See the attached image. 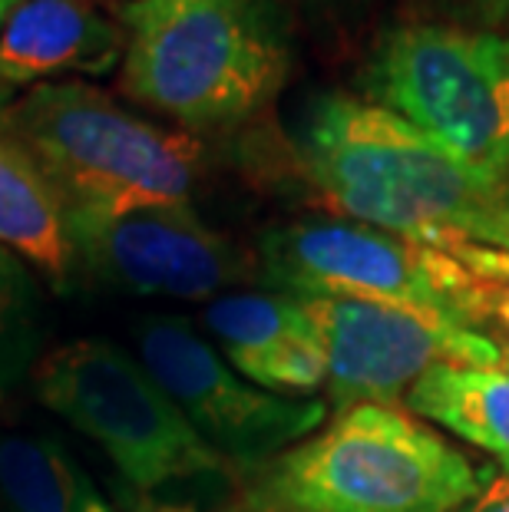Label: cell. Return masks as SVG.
Segmentation results:
<instances>
[{
    "mask_svg": "<svg viewBox=\"0 0 509 512\" xmlns=\"http://www.w3.org/2000/svg\"><path fill=\"white\" fill-rule=\"evenodd\" d=\"M258 258L272 291L394 304L483 331L470 275L453 248L420 245L351 219H308L265 232Z\"/></svg>",
    "mask_w": 509,
    "mask_h": 512,
    "instance_id": "cell-7",
    "label": "cell"
},
{
    "mask_svg": "<svg viewBox=\"0 0 509 512\" xmlns=\"http://www.w3.org/2000/svg\"><path fill=\"white\" fill-rule=\"evenodd\" d=\"M480 245H490V248H500V252L509 255V189L503 195L500 209H496V215L490 219V225H486V232L480 238Z\"/></svg>",
    "mask_w": 509,
    "mask_h": 512,
    "instance_id": "cell-20",
    "label": "cell"
},
{
    "mask_svg": "<svg viewBox=\"0 0 509 512\" xmlns=\"http://www.w3.org/2000/svg\"><path fill=\"white\" fill-rule=\"evenodd\" d=\"M0 503L7 512H116L60 440L0 433Z\"/></svg>",
    "mask_w": 509,
    "mask_h": 512,
    "instance_id": "cell-14",
    "label": "cell"
},
{
    "mask_svg": "<svg viewBox=\"0 0 509 512\" xmlns=\"http://www.w3.org/2000/svg\"><path fill=\"white\" fill-rule=\"evenodd\" d=\"M126 34L83 0H20L0 30V83H60V76H106L123 67Z\"/></svg>",
    "mask_w": 509,
    "mask_h": 512,
    "instance_id": "cell-11",
    "label": "cell"
},
{
    "mask_svg": "<svg viewBox=\"0 0 509 512\" xmlns=\"http://www.w3.org/2000/svg\"><path fill=\"white\" fill-rule=\"evenodd\" d=\"M450 248L470 275L473 308L480 314L483 328L496 321L509 331V255L500 252V248L476 242H457Z\"/></svg>",
    "mask_w": 509,
    "mask_h": 512,
    "instance_id": "cell-17",
    "label": "cell"
},
{
    "mask_svg": "<svg viewBox=\"0 0 509 512\" xmlns=\"http://www.w3.org/2000/svg\"><path fill=\"white\" fill-rule=\"evenodd\" d=\"M328 364V397L338 410L397 407L437 364H509L486 331L351 298H301Z\"/></svg>",
    "mask_w": 509,
    "mask_h": 512,
    "instance_id": "cell-9",
    "label": "cell"
},
{
    "mask_svg": "<svg viewBox=\"0 0 509 512\" xmlns=\"http://www.w3.org/2000/svg\"><path fill=\"white\" fill-rule=\"evenodd\" d=\"M205 331L219 341L222 357L238 374L252 370L285 344L308 337L311 321L301 298L285 291H238L215 298L202 314Z\"/></svg>",
    "mask_w": 509,
    "mask_h": 512,
    "instance_id": "cell-15",
    "label": "cell"
},
{
    "mask_svg": "<svg viewBox=\"0 0 509 512\" xmlns=\"http://www.w3.org/2000/svg\"><path fill=\"white\" fill-rule=\"evenodd\" d=\"M136 357L176 403L189 427L222 456L255 470L318 433L328 407L248 384L186 318L149 314L136 324Z\"/></svg>",
    "mask_w": 509,
    "mask_h": 512,
    "instance_id": "cell-8",
    "label": "cell"
},
{
    "mask_svg": "<svg viewBox=\"0 0 509 512\" xmlns=\"http://www.w3.org/2000/svg\"><path fill=\"white\" fill-rule=\"evenodd\" d=\"M295 152L308 182L344 219L433 248L480 245L506 195L407 119L354 93L314 96Z\"/></svg>",
    "mask_w": 509,
    "mask_h": 512,
    "instance_id": "cell-1",
    "label": "cell"
},
{
    "mask_svg": "<svg viewBox=\"0 0 509 512\" xmlns=\"http://www.w3.org/2000/svg\"><path fill=\"white\" fill-rule=\"evenodd\" d=\"M404 400L414 417L483 450L509 473V364H437Z\"/></svg>",
    "mask_w": 509,
    "mask_h": 512,
    "instance_id": "cell-13",
    "label": "cell"
},
{
    "mask_svg": "<svg viewBox=\"0 0 509 512\" xmlns=\"http://www.w3.org/2000/svg\"><path fill=\"white\" fill-rule=\"evenodd\" d=\"M126 34L119 86L182 133L248 123L285 86V0H119Z\"/></svg>",
    "mask_w": 509,
    "mask_h": 512,
    "instance_id": "cell-2",
    "label": "cell"
},
{
    "mask_svg": "<svg viewBox=\"0 0 509 512\" xmlns=\"http://www.w3.org/2000/svg\"><path fill=\"white\" fill-rule=\"evenodd\" d=\"M14 96L0 83V245L17 252L57 291H67L73 281L67 215L14 129Z\"/></svg>",
    "mask_w": 509,
    "mask_h": 512,
    "instance_id": "cell-12",
    "label": "cell"
},
{
    "mask_svg": "<svg viewBox=\"0 0 509 512\" xmlns=\"http://www.w3.org/2000/svg\"><path fill=\"white\" fill-rule=\"evenodd\" d=\"M20 4V0H0V30H4V24H7V17L14 14V7Z\"/></svg>",
    "mask_w": 509,
    "mask_h": 512,
    "instance_id": "cell-21",
    "label": "cell"
},
{
    "mask_svg": "<svg viewBox=\"0 0 509 512\" xmlns=\"http://www.w3.org/2000/svg\"><path fill=\"white\" fill-rule=\"evenodd\" d=\"M361 96L407 119L493 189H509V37L450 20L391 27Z\"/></svg>",
    "mask_w": 509,
    "mask_h": 512,
    "instance_id": "cell-5",
    "label": "cell"
},
{
    "mask_svg": "<svg viewBox=\"0 0 509 512\" xmlns=\"http://www.w3.org/2000/svg\"><path fill=\"white\" fill-rule=\"evenodd\" d=\"M34 390L50 413L100 446L139 493L229 470L143 361L113 341L83 337L57 347L40 361Z\"/></svg>",
    "mask_w": 509,
    "mask_h": 512,
    "instance_id": "cell-6",
    "label": "cell"
},
{
    "mask_svg": "<svg viewBox=\"0 0 509 512\" xmlns=\"http://www.w3.org/2000/svg\"><path fill=\"white\" fill-rule=\"evenodd\" d=\"M43 351V288L37 271L0 245V400L37 374Z\"/></svg>",
    "mask_w": 509,
    "mask_h": 512,
    "instance_id": "cell-16",
    "label": "cell"
},
{
    "mask_svg": "<svg viewBox=\"0 0 509 512\" xmlns=\"http://www.w3.org/2000/svg\"><path fill=\"white\" fill-rule=\"evenodd\" d=\"M486 476L414 413L364 403L248 470L235 512H457Z\"/></svg>",
    "mask_w": 509,
    "mask_h": 512,
    "instance_id": "cell-3",
    "label": "cell"
},
{
    "mask_svg": "<svg viewBox=\"0 0 509 512\" xmlns=\"http://www.w3.org/2000/svg\"><path fill=\"white\" fill-rule=\"evenodd\" d=\"M73 278L136 298L205 301L242 278L232 242L192 202L67 215Z\"/></svg>",
    "mask_w": 509,
    "mask_h": 512,
    "instance_id": "cell-10",
    "label": "cell"
},
{
    "mask_svg": "<svg viewBox=\"0 0 509 512\" xmlns=\"http://www.w3.org/2000/svg\"><path fill=\"white\" fill-rule=\"evenodd\" d=\"M457 512H509V473H490L486 483Z\"/></svg>",
    "mask_w": 509,
    "mask_h": 512,
    "instance_id": "cell-19",
    "label": "cell"
},
{
    "mask_svg": "<svg viewBox=\"0 0 509 512\" xmlns=\"http://www.w3.org/2000/svg\"><path fill=\"white\" fill-rule=\"evenodd\" d=\"M14 129L73 212H126L192 199L199 143L80 80L40 83L10 103Z\"/></svg>",
    "mask_w": 509,
    "mask_h": 512,
    "instance_id": "cell-4",
    "label": "cell"
},
{
    "mask_svg": "<svg viewBox=\"0 0 509 512\" xmlns=\"http://www.w3.org/2000/svg\"><path fill=\"white\" fill-rule=\"evenodd\" d=\"M433 4L453 17L450 24L483 27V30L503 24L509 14V0H433Z\"/></svg>",
    "mask_w": 509,
    "mask_h": 512,
    "instance_id": "cell-18",
    "label": "cell"
}]
</instances>
